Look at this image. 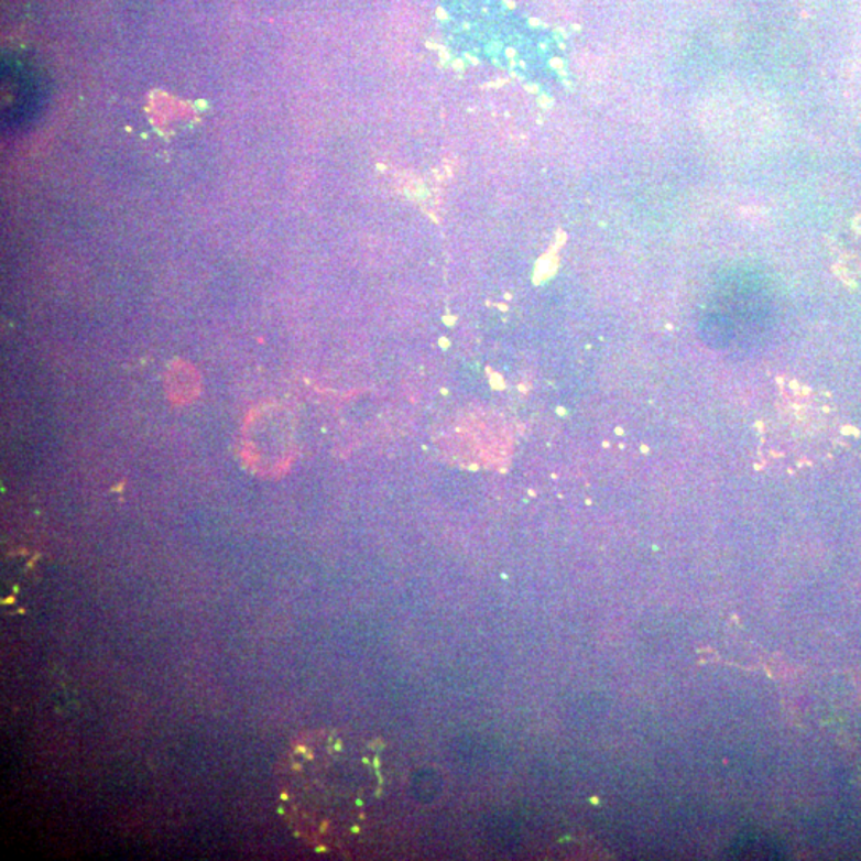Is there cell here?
<instances>
[{"mask_svg":"<svg viewBox=\"0 0 861 861\" xmlns=\"http://www.w3.org/2000/svg\"><path fill=\"white\" fill-rule=\"evenodd\" d=\"M397 772L385 745L339 731L309 732L280 767L281 814L319 852L364 846L390 821Z\"/></svg>","mask_w":861,"mask_h":861,"instance_id":"1","label":"cell"},{"mask_svg":"<svg viewBox=\"0 0 861 861\" xmlns=\"http://www.w3.org/2000/svg\"><path fill=\"white\" fill-rule=\"evenodd\" d=\"M3 87L15 98L7 101V122L23 123L24 119H31L34 110L41 102L42 85L39 77L31 69H3Z\"/></svg>","mask_w":861,"mask_h":861,"instance_id":"2","label":"cell"},{"mask_svg":"<svg viewBox=\"0 0 861 861\" xmlns=\"http://www.w3.org/2000/svg\"><path fill=\"white\" fill-rule=\"evenodd\" d=\"M166 391L171 401L188 402L200 393V375L187 362H174L166 373Z\"/></svg>","mask_w":861,"mask_h":861,"instance_id":"3","label":"cell"}]
</instances>
